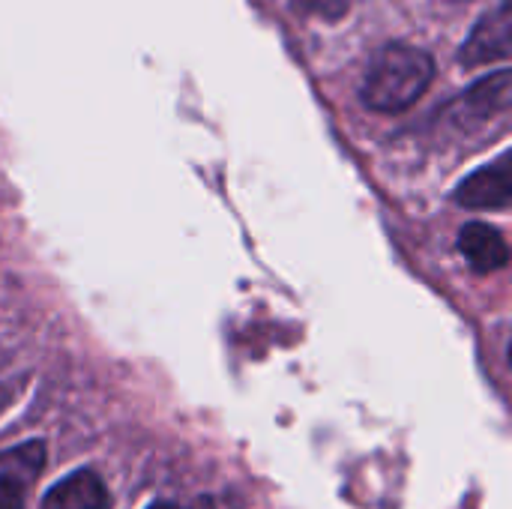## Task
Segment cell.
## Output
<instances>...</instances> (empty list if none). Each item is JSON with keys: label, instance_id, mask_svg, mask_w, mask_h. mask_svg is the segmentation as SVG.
<instances>
[{"label": "cell", "instance_id": "cell-1", "mask_svg": "<svg viewBox=\"0 0 512 509\" xmlns=\"http://www.w3.org/2000/svg\"><path fill=\"white\" fill-rule=\"evenodd\" d=\"M432 78L435 60L429 51L408 42H390L372 57L360 81V99L378 114H402L423 99Z\"/></svg>", "mask_w": 512, "mask_h": 509}, {"label": "cell", "instance_id": "cell-2", "mask_svg": "<svg viewBox=\"0 0 512 509\" xmlns=\"http://www.w3.org/2000/svg\"><path fill=\"white\" fill-rule=\"evenodd\" d=\"M510 99L512 72L504 66V69H498V72L480 78L477 84H471L465 93H459V96L447 105L444 117H447V123H453V126H459V129H474V126H483L486 120L504 114V111L510 108Z\"/></svg>", "mask_w": 512, "mask_h": 509}, {"label": "cell", "instance_id": "cell-3", "mask_svg": "<svg viewBox=\"0 0 512 509\" xmlns=\"http://www.w3.org/2000/svg\"><path fill=\"white\" fill-rule=\"evenodd\" d=\"M512 3L501 0L495 9H489L477 27L471 30V36L465 39L462 51H459V63L465 69H477V66H489V63H504L510 57L512 42Z\"/></svg>", "mask_w": 512, "mask_h": 509}, {"label": "cell", "instance_id": "cell-4", "mask_svg": "<svg viewBox=\"0 0 512 509\" xmlns=\"http://www.w3.org/2000/svg\"><path fill=\"white\" fill-rule=\"evenodd\" d=\"M510 153H501L492 165L477 168L453 192V201L465 210H501L510 204Z\"/></svg>", "mask_w": 512, "mask_h": 509}, {"label": "cell", "instance_id": "cell-5", "mask_svg": "<svg viewBox=\"0 0 512 509\" xmlns=\"http://www.w3.org/2000/svg\"><path fill=\"white\" fill-rule=\"evenodd\" d=\"M459 252L474 273H498L510 264V246L504 234L486 222H468L459 231Z\"/></svg>", "mask_w": 512, "mask_h": 509}, {"label": "cell", "instance_id": "cell-6", "mask_svg": "<svg viewBox=\"0 0 512 509\" xmlns=\"http://www.w3.org/2000/svg\"><path fill=\"white\" fill-rule=\"evenodd\" d=\"M111 498L93 471H75L48 489L42 509H108Z\"/></svg>", "mask_w": 512, "mask_h": 509}, {"label": "cell", "instance_id": "cell-7", "mask_svg": "<svg viewBox=\"0 0 512 509\" xmlns=\"http://www.w3.org/2000/svg\"><path fill=\"white\" fill-rule=\"evenodd\" d=\"M0 462H6L9 471H15L12 477H18V480H36V474L42 471V462H45V447L39 441H30V444H21L18 450L0 456Z\"/></svg>", "mask_w": 512, "mask_h": 509}, {"label": "cell", "instance_id": "cell-8", "mask_svg": "<svg viewBox=\"0 0 512 509\" xmlns=\"http://www.w3.org/2000/svg\"><path fill=\"white\" fill-rule=\"evenodd\" d=\"M297 6H300L303 12L321 15V18H327V21H339V18L348 12L351 0H297Z\"/></svg>", "mask_w": 512, "mask_h": 509}, {"label": "cell", "instance_id": "cell-9", "mask_svg": "<svg viewBox=\"0 0 512 509\" xmlns=\"http://www.w3.org/2000/svg\"><path fill=\"white\" fill-rule=\"evenodd\" d=\"M0 509H24V483L12 474H0Z\"/></svg>", "mask_w": 512, "mask_h": 509}, {"label": "cell", "instance_id": "cell-10", "mask_svg": "<svg viewBox=\"0 0 512 509\" xmlns=\"http://www.w3.org/2000/svg\"><path fill=\"white\" fill-rule=\"evenodd\" d=\"M150 509H180V507H177V504H153Z\"/></svg>", "mask_w": 512, "mask_h": 509}]
</instances>
